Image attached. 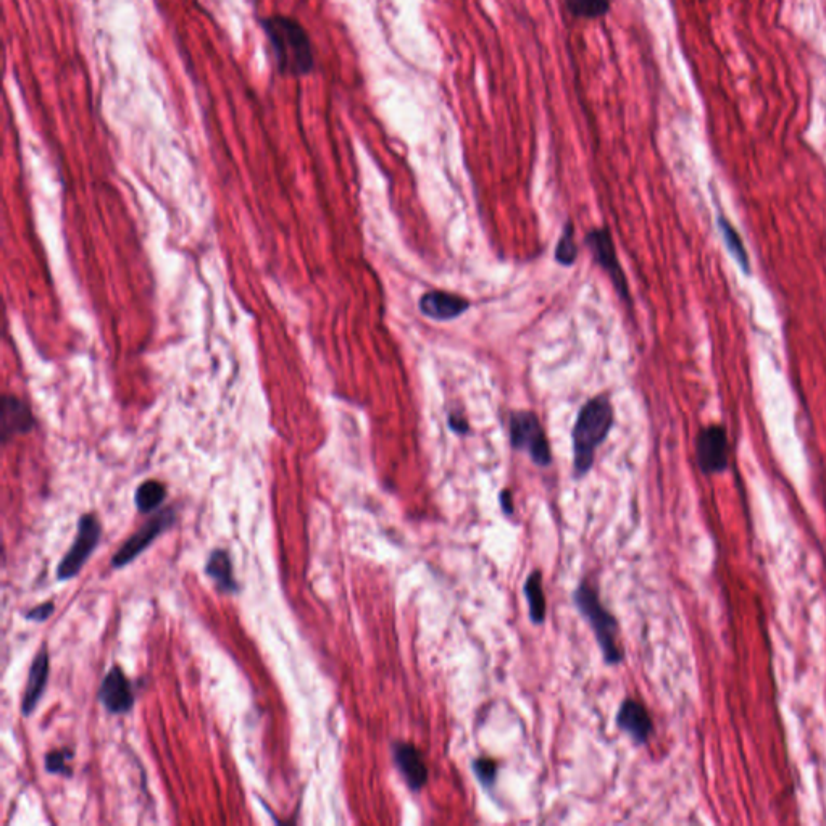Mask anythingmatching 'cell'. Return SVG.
<instances>
[{
  "label": "cell",
  "instance_id": "cell-1",
  "mask_svg": "<svg viewBox=\"0 0 826 826\" xmlns=\"http://www.w3.org/2000/svg\"><path fill=\"white\" fill-rule=\"evenodd\" d=\"M268 41L272 44L276 67L281 75L307 76L315 68L312 41L299 21L293 18L268 17L260 21Z\"/></svg>",
  "mask_w": 826,
  "mask_h": 826
},
{
  "label": "cell",
  "instance_id": "cell-2",
  "mask_svg": "<svg viewBox=\"0 0 826 826\" xmlns=\"http://www.w3.org/2000/svg\"><path fill=\"white\" fill-rule=\"evenodd\" d=\"M612 426L614 407L609 397H593L581 407L572 431L573 473L578 480L591 472L597 447L604 444Z\"/></svg>",
  "mask_w": 826,
  "mask_h": 826
},
{
  "label": "cell",
  "instance_id": "cell-3",
  "mask_svg": "<svg viewBox=\"0 0 826 826\" xmlns=\"http://www.w3.org/2000/svg\"><path fill=\"white\" fill-rule=\"evenodd\" d=\"M573 602L576 609L585 617L591 626L597 644L601 649L602 657L607 665H618L623 662V651L618 647V622L609 610L605 609L596 589L588 583H580L573 593Z\"/></svg>",
  "mask_w": 826,
  "mask_h": 826
},
{
  "label": "cell",
  "instance_id": "cell-4",
  "mask_svg": "<svg viewBox=\"0 0 826 826\" xmlns=\"http://www.w3.org/2000/svg\"><path fill=\"white\" fill-rule=\"evenodd\" d=\"M509 428L510 444L515 451L526 452L538 467L551 465V446L536 413L530 410L510 413Z\"/></svg>",
  "mask_w": 826,
  "mask_h": 826
},
{
  "label": "cell",
  "instance_id": "cell-5",
  "mask_svg": "<svg viewBox=\"0 0 826 826\" xmlns=\"http://www.w3.org/2000/svg\"><path fill=\"white\" fill-rule=\"evenodd\" d=\"M101 536L102 526L96 515H83L78 522L75 541L57 568V578L60 581L71 580L81 572V568L88 562L92 552L101 541Z\"/></svg>",
  "mask_w": 826,
  "mask_h": 826
},
{
  "label": "cell",
  "instance_id": "cell-6",
  "mask_svg": "<svg viewBox=\"0 0 826 826\" xmlns=\"http://www.w3.org/2000/svg\"><path fill=\"white\" fill-rule=\"evenodd\" d=\"M175 520V509L162 510L155 517H152L133 536L126 539L125 544L115 552L112 567L123 568L125 565L131 564L134 559H138L139 555L146 551L147 547L151 546L163 531L168 530L175 523Z\"/></svg>",
  "mask_w": 826,
  "mask_h": 826
},
{
  "label": "cell",
  "instance_id": "cell-7",
  "mask_svg": "<svg viewBox=\"0 0 826 826\" xmlns=\"http://www.w3.org/2000/svg\"><path fill=\"white\" fill-rule=\"evenodd\" d=\"M586 246L593 252L597 265L609 275L618 296L622 297L623 301L630 302V291H628L625 272H623L620 260H618L614 239L610 236L609 230L607 228H596V230L589 231L586 234Z\"/></svg>",
  "mask_w": 826,
  "mask_h": 826
},
{
  "label": "cell",
  "instance_id": "cell-8",
  "mask_svg": "<svg viewBox=\"0 0 826 826\" xmlns=\"http://www.w3.org/2000/svg\"><path fill=\"white\" fill-rule=\"evenodd\" d=\"M697 465L702 473L715 475L728 467V438L720 425L706 426L697 436Z\"/></svg>",
  "mask_w": 826,
  "mask_h": 826
},
{
  "label": "cell",
  "instance_id": "cell-9",
  "mask_svg": "<svg viewBox=\"0 0 826 826\" xmlns=\"http://www.w3.org/2000/svg\"><path fill=\"white\" fill-rule=\"evenodd\" d=\"M393 760L410 791L417 793L425 788L428 783V767L417 746L407 741H396L393 744Z\"/></svg>",
  "mask_w": 826,
  "mask_h": 826
},
{
  "label": "cell",
  "instance_id": "cell-10",
  "mask_svg": "<svg viewBox=\"0 0 826 826\" xmlns=\"http://www.w3.org/2000/svg\"><path fill=\"white\" fill-rule=\"evenodd\" d=\"M470 305L472 304L465 297L446 293V291H428L418 301L420 312L436 322L455 320L460 315H464L470 309Z\"/></svg>",
  "mask_w": 826,
  "mask_h": 826
},
{
  "label": "cell",
  "instance_id": "cell-11",
  "mask_svg": "<svg viewBox=\"0 0 826 826\" xmlns=\"http://www.w3.org/2000/svg\"><path fill=\"white\" fill-rule=\"evenodd\" d=\"M99 697L110 714H126L134 706L133 689L120 667L110 668L99 689Z\"/></svg>",
  "mask_w": 826,
  "mask_h": 826
},
{
  "label": "cell",
  "instance_id": "cell-12",
  "mask_svg": "<svg viewBox=\"0 0 826 826\" xmlns=\"http://www.w3.org/2000/svg\"><path fill=\"white\" fill-rule=\"evenodd\" d=\"M618 728L633 739V743L643 746L651 738L654 725L646 707L635 699H625L615 718Z\"/></svg>",
  "mask_w": 826,
  "mask_h": 826
},
{
  "label": "cell",
  "instance_id": "cell-13",
  "mask_svg": "<svg viewBox=\"0 0 826 826\" xmlns=\"http://www.w3.org/2000/svg\"><path fill=\"white\" fill-rule=\"evenodd\" d=\"M34 417L30 407L18 397L5 394L0 413V433L4 441L15 434H26L33 430Z\"/></svg>",
  "mask_w": 826,
  "mask_h": 826
},
{
  "label": "cell",
  "instance_id": "cell-14",
  "mask_svg": "<svg viewBox=\"0 0 826 826\" xmlns=\"http://www.w3.org/2000/svg\"><path fill=\"white\" fill-rule=\"evenodd\" d=\"M47 680H49V652L46 646H42L34 657L25 694H23V702H21V712L25 717H30L41 702L42 694L46 691Z\"/></svg>",
  "mask_w": 826,
  "mask_h": 826
},
{
  "label": "cell",
  "instance_id": "cell-15",
  "mask_svg": "<svg viewBox=\"0 0 826 826\" xmlns=\"http://www.w3.org/2000/svg\"><path fill=\"white\" fill-rule=\"evenodd\" d=\"M205 573L209 575V578H212L220 593H238V583L234 578L233 564H231L228 552L223 551V549H215V551L210 552L209 560L205 564Z\"/></svg>",
  "mask_w": 826,
  "mask_h": 826
},
{
  "label": "cell",
  "instance_id": "cell-16",
  "mask_svg": "<svg viewBox=\"0 0 826 826\" xmlns=\"http://www.w3.org/2000/svg\"><path fill=\"white\" fill-rule=\"evenodd\" d=\"M523 593H525L528 609H530L531 622L534 625H543L544 620H546L547 609L546 597H544L543 591V575L539 570H534L526 578Z\"/></svg>",
  "mask_w": 826,
  "mask_h": 826
},
{
  "label": "cell",
  "instance_id": "cell-17",
  "mask_svg": "<svg viewBox=\"0 0 826 826\" xmlns=\"http://www.w3.org/2000/svg\"><path fill=\"white\" fill-rule=\"evenodd\" d=\"M167 497V488L160 481L147 480L139 486L134 502L141 514H151Z\"/></svg>",
  "mask_w": 826,
  "mask_h": 826
},
{
  "label": "cell",
  "instance_id": "cell-18",
  "mask_svg": "<svg viewBox=\"0 0 826 826\" xmlns=\"http://www.w3.org/2000/svg\"><path fill=\"white\" fill-rule=\"evenodd\" d=\"M565 4L572 15L588 20L604 17L610 9V0H565Z\"/></svg>",
  "mask_w": 826,
  "mask_h": 826
},
{
  "label": "cell",
  "instance_id": "cell-19",
  "mask_svg": "<svg viewBox=\"0 0 826 826\" xmlns=\"http://www.w3.org/2000/svg\"><path fill=\"white\" fill-rule=\"evenodd\" d=\"M578 257V249L575 244V228L572 223L567 222L564 226V233L560 236L559 244L555 247V260L564 265V267H572Z\"/></svg>",
  "mask_w": 826,
  "mask_h": 826
},
{
  "label": "cell",
  "instance_id": "cell-20",
  "mask_svg": "<svg viewBox=\"0 0 826 826\" xmlns=\"http://www.w3.org/2000/svg\"><path fill=\"white\" fill-rule=\"evenodd\" d=\"M472 770L483 789H493L496 786L497 770H499L496 760L488 759V757L475 759Z\"/></svg>",
  "mask_w": 826,
  "mask_h": 826
},
{
  "label": "cell",
  "instance_id": "cell-21",
  "mask_svg": "<svg viewBox=\"0 0 826 826\" xmlns=\"http://www.w3.org/2000/svg\"><path fill=\"white\" fill-rule=\"evenodd\" d=\"M720 230H722L723 238H725L731 254L735 255V259L738 260L741 267L746 268L747 255L746 252H744L743 242L739 239L738 233H736V231L731 228L730 223L723 220V218H720Z\"/></svg>",
  "mask_w": 826,
  "mask_h": 826
},
{
  "label": "cell",
  "instance_id": "cell-22",
  "mask_svg": "<svg viewBox=\"0 0 826 826\" xmlns=\"http://www.w3.org/2000/svg\"><path fill=\"white\" fill-rule=\"evenodd\" d=\"M71 752L52 751L46 756V770L49 773H59V775L70 776L71 768L68 767V759Z\"/></svg>",
  "mask_w": 826,
  "mask_h": 826
},
{
  "label": "cell",
  "instance_id": "cell-23",
  "mask_svg": "<svg viewBox=\"0 0 826 826\" xmlns=\"http://www.w3.org/2000/svg\"><path fill=\"white\" fill-rule=\"evenodd\" d=\"M54 602H44V604L34 607L30 612H26L25 617L33 622H44L47 618L54 614Z\"/></svg>",
  "mask_w": 826,
  "mask_h": 826
},
{
  "label": "cell",
  "instance_id": "cell-24",
  "mask_svg": "<svg viewBox=\"0 0 826 826\" xmlns=\"http://www.w3.org/2000/svg\"><path fill=\"white\" fill-rule=\"evenodd\" d=\"M499 499H501L502 512H504L507 517H512V515H514V499H512V493H510L509 489H504Z\"/></svg>",
  "mask_w": 826,
  "mask_h": 826
},
{
  "label": "cell",
  "instance_id": "cell-25",
  "mask_svg": "<svg viewBox=\"0 0 826 826\" xmlns=\"http://www.w3.org/2000/svg\"><path fill=\"white\" fill-rule=\"evenodd\" d=\"M449 428L457 434L468 433V423L465 422L464 418L455 417V415L449 417Z\"/></svg>",
  "mask_w": 826,
  "mask_h": 826
}]
</instances>
